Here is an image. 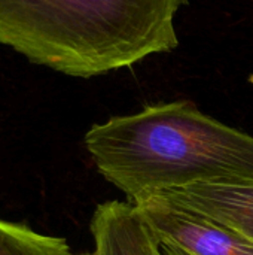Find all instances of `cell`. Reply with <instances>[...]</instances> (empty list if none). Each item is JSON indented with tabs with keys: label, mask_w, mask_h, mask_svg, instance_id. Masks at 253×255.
<instances>
[{
	"label": "cell",
	"mask_w": 253,
	"mask_h": 255,
	"mask_svg": "<svg viewBox=\"0 0 253 255\" xmlns=\"http://www.w3.org/2000/svg\"><path fill=\"white\" fill-rule=\"evenodd\" d=\"M84 143L128 202L201 182H253V136L189 100L112 117L91 126Z\"/></svg>",
	"instance_id": "1"
},
{
	"label": "cell",
	"mask_w": 253,
	"mask_h": 255,
	"mask_svg": "<svg viewBox=\"0 0 253 255\" xmlns=\"http://www.w3.org/2000/svg\"><path fill=\"white\" fill-rule=\"evenodd\" d=\"M174 0H0V45L55 72L133 67L163 40Z\"/></svg>",
	"instance_id": "2"
},
{
	"label": "cell",
	"mask_w": 253,
	"mask_h": 255,
	"mask_svg": "<svg viewBox=\"0 0 253 255\" xmlns=\"http://www.w3.org/2000/svg\"><path fill=\"white\" fill-rule=\"evenodd\" d=\"M131 203L161 245L185 255H253L249 239L164 194H151Z\"/></svg>",
	"instance_id": "3"
},
{
	"label": "cell",
	"mask_w": 253,
	"mask_h": 255,
	"mask_svg": "<svg viewBox=\"0 0 253 255\" xmlns=\"http://www.w3.org/2000/svg\"><path fill=\"white\" fill-rule=\"evenodd\" d=\"M91 255H161V242L131 202L98 205L89 223Z\"/></svg>",
	"instance_id": "4"
},
{
	"label": "cell",
	"mask_w": 253,
	"mask_h": 255,
	"mask_svg": "<svg viewBox=\"0 0 253 255\" xmlns=\"http://www.w3.org/2000/svg\"><path fill=\"white\" fill-rule=\"evenodd\" d=\"M158 194L231 227L253 242V182H201Z\"/></svg>",
	"instance_id": "5"
},
{
	"label": "cell",
	"mask_w": 253,
	"mask_h": 255,
	"mask_svg": "<svg viewBox=\"0 0 253 255\" xmlns=\"http://www.w3.org/2000/svg\"><path fill=\"white\" fill-rule=\"evenodd\" d=\"M0 255H73L64 238L0 220Z\"/></svg>",
	"instance_id": "6"
},
{
	"label": "cell",
	"mask_w": 253,
	"mask_h": 255,
	"mask_svg": "<svg viewBox=\"0 0 253 255\" xmlns=\"http://www.w3.org/2000/svg\"><path fill=\"white\" fill-rule=\"evenodd\" d=\"M161 255H185L183 253L169 247V245H161Z\"/></svg>",
	"instance_id": "7"
},
{
	"label": "cell",
	"mask_w": 253,
	"mask_h": 255,
	"mask_svg": "<svg viewBox=\"0 0 253 255\" xmlns=\"http://www.w3.org/2000/svg\"><path fill=\"white\" fill-rule=\"evenodd\" d=\"M82 255H91V254H82Z\"/></svg>",
	"instance_id": "8"
}]
</instances>
